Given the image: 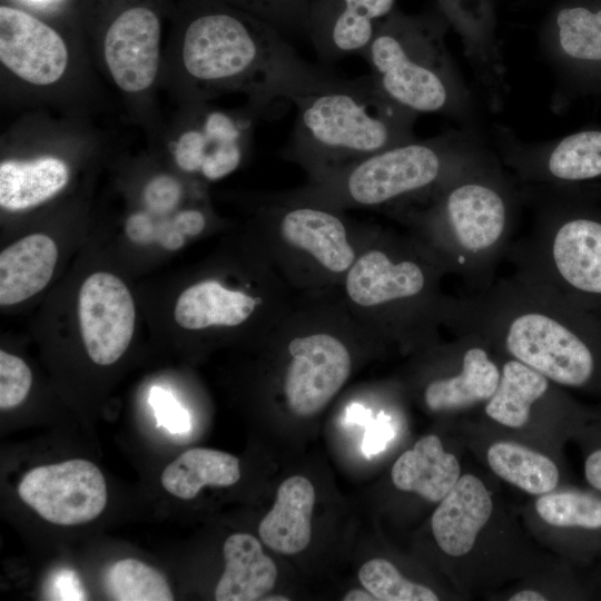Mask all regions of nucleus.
Here are the masks:
<instances>
[{
    "mask_svg": "<svg viewBox=\"0 0 601 601\" xmlns=\"http://www.w3.org/2000/svg\"><path fill=\"white\" fill-rule=\"evenodd\" d=\"M396 0H311L305 32L325 61L361 55Z\"/></svg>",
    "mask_w": 601,
    "mask_h": 601,
    "instance_id": "f3484780",
    "label": "nucleus"
},
{
    "mask_svg": "<svg viewBox=\"0 0 601 601\" xmlns=\"http://www.w3.org/2000/svg\"><path fill=\"white\" fill-rule=\"evenodd\" d=\"M539 211L530 234L510 246L515 273L601 319V208L568 189Z\"/></svg>",
    "mask_w": 601,
    "mask_h": 601,
    "instance_id": "6e6552de",
    "label": "nucleus"
},
{
    "mask_svg": "<svg viewBox=\"0 0 601 601\" xmlns=\"http://www.w3.org/2000/svg\"><path fill=\"white\" fill-rule=\"evenodd\" d=\"M492 509V500L483 482L472 474L460 476L431 519L433 536L440 549L452 556L470 552Z\"/></svg>",
    "mask_w": 601,
    "mask_h": 601,
    "instance_id": "6ab92c4d",
    "label": "nucleus"
},
{
    "mask_svg": "<svg viewBox=\"0 0 601 601\" xmlns=\"http://www.w3.org/2000/svg\"><path fill=\"white\" fill-rule=\"evenodd\" d=\"M32 383L28 365L18 356L0 351V408L9 410L21 404Z\"/></svg>",
    "mask_w": 601,
    "mask_h": 601,
    "instance_id": "473e14b6",
    "label": "nucleus"
},
{
    "mask_svg": "<svg viewBox=\"0 0 601 601\" xmlns=\"http://www.w3.org/2000/svg\"><path fill=\"white\" fill-rule=\"evenodd\" d=\"M582 193L591 199L601 197V185H592L589 188L587 186H582Z\"/></svg>",
    "mask_w": 601,
    "mask_h": 601,
    "instance_id": "49530a36",
    "label": "nucleus"
},
{
    "mask_svg": "<svg viewBox=\"0 0 601 601\" xmlns=\"http://www.w3.org/2000/svg\"><path fill=\"white\" fill-rule=\"evenodd\" d=\"M445 328L473 333L555 384L601 378V319L554 290L513 273L451 296Z\"/></svg>",
    "mask_w": 601,
    "mask_h": 601,
    "instance_id": "f257e3e1",
    "label": "nucleus"
},
{
    "mask_svg": "<svg viewBox=\"0 0 601 601\" xmlns=\"http://www.w3.org/2000/svg\"><path fill=\"white\" fill-rule=\"evenodd\" d=\"M487 462L496 475L530 494L549 493L559 482L552 460L518 443H494L487 451Z\"/></svg>",
    "mask_w": 601,
    "mask_h": 601,
    "instance_id": "cd10ccee",
    "label": "nucleus"
},
{
    "mask_svg": "<svg viewBox=\"0 0 601 601\" xmlns=\"http://www.w3.org/2000/svg\"><path fill=\"white\" fill-rule=\"evenodd\" d=\"M326 298L314 304L292 307L295 334L288 339L283 393L290 412L312 416L323 410L351 375L353 359L339 331L352 314L341 299L338 305Z\"/></svg>",
    "mask_w": 601,
    "mask_h": 601,
    "instance_id": "9d476101",
    "label": "nucleus"
},
{
    "mask_svg": "<svg viewBox=\"0 0 601 601\" xmlns=\"http://www.w3.org/2000/svg\"><path fill=\"white\" fill-rule=\"evenodd\" d=\"M509 600L510 601H544L546 600V598L534 590H522L513 594Z\"/></svg>",
    "mask_w": 601,
    "mask_h": 601,
    "instance_id": "c03bdc74",
    "label": "nucleus"
},
{
    "mask_svg": "<svg viewBox=\"0 0 601 601\" xmlns=\"http://www.w3.org/2000/svg\"><path fill=\"white\" fill-rule=\"evenodd\" d=\"M345 601L377 600L370 591L361 589L349 590L343 598Z\"/></svg>",
    "mask_w": 601,
    "mask_h": 601,
    "instance_id": "a18cd8bd",
    "label": "nucleus"
},
{
    "mask_svg": "<svg viewBox=\"0 0 601 601\" xmlns=\"http://www.w3.org/2000/svg\"><path fill=\"white\" fill-rule=\"evenodd\" d=\"M456 335L463 338L456 370L432 378L423 390L425 405L435 412L486 402L500 382L501 368L491 356V345L473 333Z\"/></svg>",
    "mask_w": 601,
    "mask_h": 601,
    "instance_id": "a211bd4d",
    "label": "nucleus"
},
{
    "mask_svg": "<svg viewBox=\"0 0 601 601\" xmlns=\"http://www.w3.org/2000/svg\"><path fill=\"white\" fill-rule=\"evenodd\" d=\"M516 198L490 157L450 180L428 198L392 213L441 266L469 289L481 290L512 245Z\"/></svg>",
    "mask_w": 601,
    "mask_h": 601,
    "instance_id": "7ed1b4c3",
    "label": "nucleus"
},
{
    "mask_svg": "<svg viewBox=\"0 0 601 601\" xmlns=\"http://www.w3.org/2000/svg\"><path fill=\"white\" fill-rule=\"evenodd\" d=\"M109 595L118 601H171L170 587L155 568L136 559H122L106 575Z\"/></svg>",
    "mask_w": 601,
    "mask_h": 601,
    "instance_id": "c85d7f7f",
    "label": "nucleus"
},
{
    "mask_svg": "<svg viewBox=\"0 0 601 601\" xmlns=\"http://www.w3.org/2000/svg\"><path fill=\"white\" fill-rule=\"evenodd\" d=\"M391 476L398 490L439 502L460 479L461 467L436 435H426L396 460Z\"/></svg>",
    "mask_w": 601,
    "mask_h": 601,
    "instance_id": "b1692460",
    "label": "nucleus"
},
{
    "mask_svg": "<svg viewBox=\"0 0 601 601\" xmlns=\"http://www.w3.org/2000/svg\"><path fill=\"white\" fill-rule=\"evenodd\" d=\"M58 258L51 237L28 235L0 254V304L11 306L41 292L50 282Z\"/></svg>",
    "mask_w": 601,
    "mask_h": 601,
    "instance_id": "4be33fe9",
    "label": "nucleus"
},
{
    "mask_svg": "<svg viewBox=\"0 0 601 601\" xmlns=\"http://www.w3.org/2000/svg\"><path fill=\"white\" fill-rule=\"evenodd\" d=\"M388 418L381 413L366 426L362 451L367 459L382 452L393 437V430L388 423Z\"/></svg>",
    "mask_w": 601,
    "mask_h": 601,
    "instance_id": "4c0bfd02",
    "label": "nucleus"
},
{
    "mask_svg": "<svg viewBox=\"0 0 601 601\" xmlns=\"http://www.w3.org/2000/svg\"><path fill=\"white\" fill-rule=\"evenodd\" d=\"M223 552L225 570L215 589L217 601H254L274 588L276 564L253 535L231 534Z\"/></svg>",
    "mask_w": 601,
    "mask_h": 601,
    "instance_id": "5701e85b",
    "label": "nucleus"
},
{
    "mask_svg": "<svg viewBox=\"0 0 601 601\" xmlns=\"http://www.w3.org/2000/svg\"><path fill=\"white\" fill-rule=\"evenodd\" d=\"M341 210L293 194L272 199V262L289 284L305 287L309 276L316 292L341 286L364 245Z\"/></svg>",
    "mask_w": 601,
    "mask_h": 601,
    "instance_id": "1a4fd4ad",
    "label": "nucleus"
},
{
    "mask_svg": "<svg viewBox=\"0 0 601 601\" xmlns=\"http://www.w3.org/2000/svg\"><path fill=\"white\" fill-rule=\"evenodd\" d=\"M439 10L454 28H466L482 20L492 9L491 0H437Z\"/></svg>",
    "mask_w": 601,
    "mask_h": 601,
    "instance_id": "f704fd0d",
    "label": "nucleus"
},
{
    "mask_svg": "<svg viewBox=\"0 0 601 601\" xmlns=\"http://www.w3.org/2000/svg\"><path fill=\"white\" fill-rule=\"evenodd\" d=\"M30 1H35V2H45V1H49V0H30Z\"/></svg>",
    "mask_w": 601,
    "mask_h": 601,
    "instance_id": "09e8293b",
    "label": "nucleus"
},
{
    "mask_svg": "<svg viewBox=\"0 0 601 601\" xmlns=\"http://www.w3.org/2000/svg\"><path fill=\"white\" fill-rule=\"evenodd\" d=\"M127 236L137 244L156 242V226L144 213L132 214L126 223Z\"/></svg>",
    "mask_w": 601,
    "mask_h": 601,
    "instance_id": "58836bf2",
    "label": "nucleus"
},
{
    "mask_svg": "<svg viewBox=\"0 0 601 601\" xmlns=\"http://www.w3.org/2000/svg\"><path fill=\"white\" fill-rule=\"evenodd\" d=\"M78 318L85 348L98 365H111L128 348L135 331L136 308L126 284L116 275L88 276L78 294Z\"/></svg>",
    "mask_w": 601,
    "mask_h": 601,
    "instance_id": "f8f14e48",
    "label": "nucleus"
},
{
    "mask_svg": "<svg viewBox=\"0 0 601 601\" xmlns=\"http://www.w3.org/2000/svg\"><path fill=\"white\" fill-rule=\"evenodd\" d=\"M173 220L176 227L185 236H197L206 226L205 215L198 209H187L180 211L174 217Z\"/></svg>",
    "mask_w": 601,
    "mask_h": 601,
    "instance_id": "ea45409f",
    "label": "nucleus"
},
{
    "mask_svg": "<svg viewBox=\"0 0 601 601\" xmlns=\"http://www.w3.org/2000/svg\"><path fill=\"white\" fill-rule=\"evenodd\" d=\"M276 28L282 33L305 31L311 0H221Z\"/></svg>",
    "mask_w": 601,
    "mask_h": 601,
    "instance_id": "2f4dec72",
    "label": "nucleus"
},
{
    "mask_svg": "<svg viewBox=\"0 0 601 601\" xmlns=\"http://www.w3.org/2000/svg\"><path fill=\"white\" fill-rule=\"evenodd\" d=\"M315 490L311 481L295 475L280 483L270 511L258 526L262 541L282 554H296L311 542Z\"/></svg>",
    "mask_w": 601,
    "mask_h": 601,
    "instance_id": "412c9836",
    "label": "nucleus"
},
{
    "mask_svg": "<svg viewBox=\"0 0 601 601\" xmlns=\"http://www.w3.org/2000/svg\"><path fill=\"white\" fill-rule=\"evenodd\" d=\"M543 40L553 62L581 90H601V0H560Z\"/></svg>",
    "mask_w": 601,
    "mask_h": 601,
    "instance_id": "ddd939ff",
    "label": "nucleus"
},
{
    "mask_svg": "<svg viewBox=\"0 0 601 601\" xmlns=\"http://www.w3.org/2000/svg\"><path fill=\"white\" fill-rule=\"evenodd\" d=\"M18 493L42 519L58 525L87 523L99 516L107 503L101 471L81 459L30 470Z\"/></svg>",
    "mask_w": 601,
    "mask_h": 601,
    "instance_id": "9b49d317",
    "label": "nucleus"
},
{
    "mask_svg": "<svg viewBox=\"0 0 601 601\" xmlns=\"http://www.w3.org/2000/svg\"><path fill=\"white\" fill-rule=\"evenodd\" d=\"M445 273L410 235L373 228L345 274L342 300L371 333L412 345L445 328Z\"/></svg>",
    "mask_w": 601,
    "mask_h": 601,
    "instance_id": "39448f33",
    "label": "nucleus"
},
{
    "mask_svg": "<svg viewBox=\"0 0 601 601\" xmlns=\"http://www.w3.org/2000/svg\"><path fill=\"white\" fill-rule=\"evenodd\" d=\"M240 477L239 460L226 452L196 447L180 454L161 474V484L170 494L194 499L206 486H230Z\"/></svg>",
    "mask_w": 601,
    "mask_h": 601,
    "instance_id": "a878e982",
    "label": "nucleus"
},
{
    "mask_svg": "<svg viewBox=\"0 0 601 601\" xmlns=\"http://www.w3.org/2000/svg\"><path fill=\"white\" fill-rule=\"evenodd\" d=\"M289 102L296 115L283 157L302 166L311 181L416 139L417 114L387 97L371 75L342 79L328 73Z\"/></svg>",
    "mask_w": 601,
    "mask_h": 601,
    "instance_id": "20e7f679",
    "label": "nucleus"
},
{
    "mask_svg": "<svg viewBox=\"0 0 601 601\" xmlns=\"http://www.w3.org/2000/svg\"><path fill=\"white\" fill-rule=\"evenodd\" d=\"M584 475L590 485L601 491V449L592 452L585 460Z\"/></svg>",
    "mask_w": 601,
    "mask_h": 601,
    "instance_id": "79ce46f5",
    "label": "nucleus"
},
{
    "mask_svg": "<svg viewBox=\"0 0 601 601\" xmlns=\"http://www.w3.org/2000/svg\"><path fill=\"white\" fill-rule=\"evenodd\" d=\"M161 27L146 4L120 10L106 28L104 61L114 83L125 93H142L156 80L160 59Z\"/></svg>",
    "mask_w": 601,
    "mask_h": 601,
    "instance_id": "2eb2a0df",
    "label": "nucleus"
},
{
    "mask_svg": "<svg viewBox=\"0 0 601 601\" xmlns=\"http://www.w3.org/2000/svg\"><path fill=\"white\" fill-rule=\"evenodd\" d=\"M0 61L26 83L50 86L65 75L69 50L60 33L16 7H0Z\"/></svg>",
    "mask_w": 601,
    "mask_h": 601,
    "instance_id": "dca6fc26",
    "label": "nucleus"
},
{
    "mask_svg": "<svg viewBox=\"0 0 601 601\" xmlns=\"http://www.w3.org/2000/svg\"><path fill=\"white\" fill-rule=\"evenodd\" d=\"M372 412L358 403H353L346 408L344 422L346 425H365L372 422Z\"/></svg>",
    "mask_w": 601,
    "mask_h": 601,
    "instance_id": "37998d69",
    "label": "nucleus"
},
{
    "mask_svg": "<svg viewBox=\"0 0 601 601\" xmlns=\"http://www.w3.org/2000/svg\"><path fill=\"white\" fill-rule=\"evenodd\" d=\"M491 156L470 138L449 134L378 151L293 195L338 209L417 204Z\"/></svg>",
    "mask_w": 601,
    "mask_h": 601,
    "instance_id": "423d86ee",
    "label": "nucleus"
},
{
    "mask_svg": "<svg viewBox=\"0 0 601 601\" xmlns=\"http://www.w3.org/2000/svg\"><path fill=\"white\" fill-rule=\"evenodd\" d=\"M47 595L51 600H87L80 578L70 569H59L47 580Z\"/></svg>",
    "mask_w": 601,
    "mask_h": 601,
    "instance_id": "e433bc0d",
    "label": "nucleus"
},
{
    "mask_svg": "<svg viewBox=\"0 0 601 601\" xmlns=\"http://www.w3.org/2000/svg\"><path fill=\"white\" fill-rule=\"evenodd\" d=\"M148 402L154 408L157 425L164 426L170 433L181 434L190 430L191 422L188 411L169 392L159 386L150 390Z\"/></svg>",
    "mask_w": 601,
    "mask_h": 601,
    "instance_id": "72a5a7b5",
    "label": "nucleus"
},
{
    "mask_svg": "<svg viewBox=\"0 0 601 601\" xmlns=\"http://www.w3.org/2000/svg\"><path fill=\"white\" fill-rule=\"evenodd\" d=\"M186 236L176 227L174 220L156 226V240L168 250H176L185 243Z\"/></svg>",
    "mask_w": 601,
    "mask_h": 601,
    "instance_id": "a19ab883",
    "label": "nucleus"
},
{
    "mask_svg": "<svg viewBox=\"0 0 601 601\" xmlns=\"http://www.w3.org/2000/svg\"><path fill=\"white\" fill-rule=\"evenodd\" d=\"M535 510L548 524L558 528H601V500L581 492H549L535 502Z\"/></svg>",
    "mask_w": 601,
    "mask_h": 601,
    "instance_id": "c756f323",
    "label": "nucleus"
},
{
    "mask_svg": "<svg viewBox=\"0 0 601 601\" xmlns=\"http://www.w3.org/2000/svg\"><path fill=\"white\" fill-rule=\"evenodd\" d=\"M179 62L195 102L244 92L260 114L328 75L298 57L276 28L221 0L194 2L180 36Z\"/></svg>",
    "mask_w": 601,
    "mask_h": 601,
    "instance_id": "f03ea898",
    "label": "nucleus"
},
{
    "mask_svg": "<svg viewBox=\"0 0 601 601\" xmlns=\"http://www.w3.org/2000/svg\"><path fill=\"white\" fill-rule=\"evenodd\" d=\"M551 383L541 373L509 357L502 364L494 394L486 401L485 413L504 426L522 427L535 403L551 390Z\"/></svg>",
    "mask_w": 601,
    "mask_h": 601,
    "instance_id": "bb28decb",
    "label": "nucleus"
},
{
    "mask_svg": "<svg viewBox=\"0 0 601 601\" xmlns=\"http://www.w3.org/2000/svg\"><path fill=\"white\" fill-rule=\"evenodd\" d=\"M68 180V165L58 157L3 160L0 164V205L7 210L35 207L58 194Z\"/></svg>",
    "mask_w": 601,
    "mask_h": 601,
    "instance_id": "393cba45",
    "label": "nucleus"
},
{
    "mask_svg": "<svg viewBox=\"0 0 601 601\" xmlns=\"http://www.w3.org/2000/svg\"><path fill=\"white\" fill-rule=\"evenodd\" d=\"M449 27L437 8L418 14L395 8L362 53L376 86L417 115L469 111L470 93L445 42Z\"/></svg>",
    "mask_w": 601,
    "mask_h": 601,
    "instance_id": "0eeeda50",
    "label": "nucleus"
},
{
    "mask_svg": "<svg viewBox=\"0 0 601 601\" xmlns=\"http://www.w3.org/2000/svg\"><path fill=\"white\" fill-rule=\"evenodd\" d=\"M365 590L381 601H437V595L427 587L412 582L401 575L387 560L372 559L358 571Z\"/></svg>",
    "mask_w": 601,
    "mask_h": 601,
    "instance_id": "7c9ffc66",
    "label": "nucleus"
},
{
    "mask_svg": "<svg viewBox=\"0 0 601 601\" xmlns=\"http://www.w3.org/2000/svg\"><path fill=\"white\" fill-rule=\"evenodd\" d=\"M265 600H274V601H275V600H279V601H287V600H288V598H284V597H282V595H278V598H265Z\"/></svg>",
    "mask_w": 601,
    "mask_h": 601,
    "instance_id": "de8ad7c7",
    "label": "nucleus"
},
{
    "mask_svg": "<svg viewBox=\"0 0 601 601\" xmlns=\"http://www.w3.org/2000/svg\"><path fill=\"white\" fill-rule=\"evenodd\" d=\"M181 197L180 184L170 176H158L150 180L144 191V199L151 213L162 215L173 210Z\"/></svg>",
    "mask_w": 601,
    "mask_h": 601,
    "instance_id": "c9c22d12",
    "label": "nucleus"
},
{
    "mask_svg": "<svg viewBox=\"0 0 601 601\" xmlns=\"http://www.w3.org/2000/svg\"><path fill=\"white\" fill-rule=\"evenodd\" d=\"M505 165L522 181L571 188L601 178V129H585L540 145L511 144Z\"/></svg>",
    "mask_w": 601,
    "mask_h": 601,
    "instance_id": "4468645a",
    "label": "nucleus"
},
{
    "mask_svg": "<svg viewBox=\"0 0 601 601\" xmlns=\"http://www.w3.org/2000/svg\"><path fill=\"white\" fill-rule=\"evenodd\" d=\"M266 299L242 289L225 286L217 279L195 283L177 298L174 317L188 331L210 327H238L264 309Z\"/></svg>",
    "mask_w": 601,
    "mask_h": 601,
    "instance_id": "aec40b11",
    "label": "nucleus"
}]
</instances>
